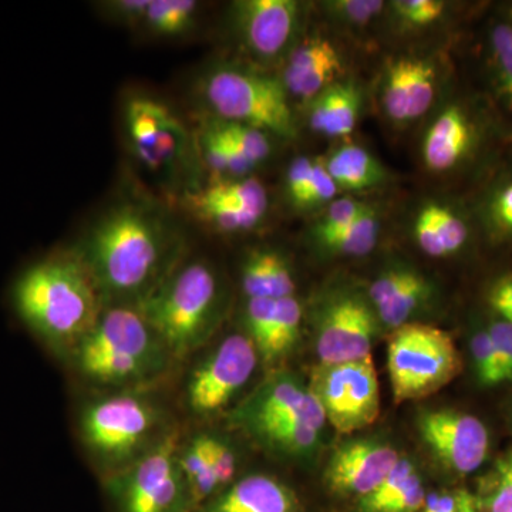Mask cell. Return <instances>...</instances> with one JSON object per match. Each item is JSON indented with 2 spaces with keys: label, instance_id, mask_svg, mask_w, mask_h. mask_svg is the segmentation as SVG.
Instances as JSON below:
<instances>
[{
  "label": "cell",
  "instance_id": "bcb514c9",
  "mask_svg": "<svg viewBox=\"0 0 512 512\" xmlns=\"http://www.w3.org/2000/svg\"><path fill=\"white\" fill-rule=\"evenodd\" d=\"M487 330L503 366L505 380H512V323L497 318L491 320Z\"/></svg>",
  "mask_w": 512,
  "mask_h": 512
},
{
  "label": "cell",
  "instance_id": "484cf974",
  "mask_svg": "<svg viewBox=\"0 0 512 512\" xmlns=\"http://www.w3.org/2000/svg\"><path fill=\"white\" fill-rule=\"evenodd\" d=\"M326 170L339 190L360 192L373 190L387 181L384 165L365 147L345 144L323 157Z\"/></svg>",
  "mask_w": 512,
  "mask_h": 512
},
{
  "label": "cell",
  "instance_id": "ba28073f",
  "mask_svg": "<svg viewBox=\"0 0 512 512\" xmlns=\"http://www.w3.org/2000/svg\"><path fill=\"white\" fill-rule=\"evenodd\" d=\"M120 512H184L190 494L177 436L165 437L107 483Z\"/></svg>",
  "mask_w": 512,
  "mask_h": 512
},
{
  "label": "cell",
  "instance_id": "ab89813d",
  "mask_svg": "<svg viewBox=\"0 0 512 512\" xmlns=\"http://www.w3.org/2000/svg\"><path fill=\"white\" fill-rule=\"evenodd\" d=\"M372 205L365 201L356 200L353 197L335 198L326 205L325 210L320 214L319 220L315 222L312 229V237L330 234L338 229L352 224L357 218L362 217L369 211Z\"/></svg>",
  "mask_w": 512,
  "mask_h": 512
},
{
  "label": "cell",
  "instance_id": "681fc988",
  "mask_svg": "<svg viewBox=\"0 0 512 512\" xmlns=\"http://www.w3.org/2000/svg\"><path fill=\"white\" fill-rule=\"evenodd\" d=\"M426 497L420 477H417L409 485V488L402 495H399L393 503L387 505L382 512H419L423 510Z\"/></svg>",
  "mask_w": 512,
  "mask_h": 512
},
{
  "label": "cell",
  "instance_id": "4dcf8cb0",
  "mask_svg": "<svg viewBox=\"0 0 512 512\" xmlns=\"http://www.w3.org/2000/svg\"><path fill=\"white\" fill-rule=\"evenodd\" d=\"M192 194L200 200L237 205V207L248 208L264 215L268 211V194L264 184L251 177L217 180L204 190L192 192Z\"/></svg>",
  "mask_w": 512,
  "mask_h": 512
},
{
  "label": "cell",
  "instance_id": "b9f144b4",
  "mask_svg": "<svg viewBox=\"0 0 512 512\" xmlns=\"http://www.w3.org/2000/svg\"><path fill=\"white\" fill-rule=\"evenodd\" d=\"M275 299H248L245 306V326L248 338L254 343L256 352H261L272 329Z\"/></svg>",
  "mask_w": 512,
  "mask_h": 512
},
{
  "label": "cell",
  "instance_id": "277c9868",
  "mask_svg": "<svg viewBox=\"0 0 512 512\" xmlns=\"http://www.w3.org/2000/svg\"><path fill=\"white\" fill-rule=\"evenodd\" d=\"M220 303L217 275L204 262H192L140 299L137 311L168 352L184 356L210 336Z\"/></svg>",
  "mask_w": 512,
  "mask_h": 512
},
{
  "label": "cell",
  "instance_id": "60d3db41",
  "mask_svg": "<svg viewBox=\"0 0 512 512\" xmlns=\"http://www.w3.org/2000/svg\"><path fill=\"white\" fill-rule=\"evenodd\" d=\"M471 353L478 380L485 386H497L507 382L503 366L498 359L497 350L487 329L477 330L471 339Z\"/></svg>",
  "mask_w": 512,
  "mask_h": 512
},
{
  "label": "cell",
  "instance_id": "d6a6232c",
  "mask_svg": "<svg viewBox=\"0 0 512 512\" xmlns=\"http://www.w3.org/2000/svg\"><path fill=\"white\" fill-rule=\"evenodd\" d=\"M197 12L194 0H151L143 25L157 36H181L190 32Z\"/></svg>",
  "mask_w": 512,
  "mask_h": 512
},
{
  "label": "cell",
  "instance_id": "e575fe53",
  "mask_svg": "<svg viewBox=\"0 0 512 512\" xmlns=\"http://www.w3.org/2000/svg\"><path fill=\"white\" fill-rule=\"evenodd\" d=\"M451 3L443 0H394L387 3L397 28L416 32L439 25L450 13Z\"/></svg>",
  "mask_w": 512,
  "mask_h": 512
},
{
  "label": "cell",
  "instance_id": "836d02e7",
  "mask_svg": "<svg viewBox=\"0 0 512 512\" xmlns=\"http://www.w3.org/2000/svg\"><path fill=\"white\" fill-rule=\"evenodd\" d=\"M259 440L275 450L289 454H305L318 443L319 431L298 421H271L248 429Z\"/></svg>",
  "mask_w": 512,
  "mask_h": 512
},
{
  "label": "cell",
  "instance_id": "44dd1931",
  "mask_svg": "<svg viewBox=\"0 0 512 512\" xmlns=\"http://www.w3.org/2000/svg\"><path fill=\"white\" fill-rule=\"evenodd\" d=\"M400 458L399 453L387 444L359 441L336 451L326 478L336 493L367 497L392 473Z\"/></svg>",
  "mask_w": 512,
  "mask_h": 512
},
{
  "label": "cell",
  "instance_id": "f6af8a7d",
  "mask_svg": "<svg viewBox=\"0 0 512 512\" xmlns=\"http://www.w3.org/2000/svg\"><path fill=\"white\" fill-rule=\"evenodd\" d=\"M485 303L498 318L512 323V272L498 276L488 285Z\"/></svg>",
  "mask_w": 512,
  "mask_h": 512
},
{
  "label": "cell",
  "instance_id": "816d5d0a",
  "mask_svg": "<svg viewBox=\"0 0 512 512\" xmlns=\"http://www.w3.org/2000/svg\"><path fill=\"white\" fill-rule=\"evenodd\" d=\"M456 501L457 512H480L478 511L473 495L468 494L467 491H458Z\"/></svg>",
  "mask_w": 512,
  "mask_h": 512
},
{
  "label": "cell",
  "instance_id": "f5cc1de1",
  "mask_svg": "<svg viewBox=\"0 0 512 512\" xmlns=\"http://www.w3.org/2000/svg\"><path fill=\"white\" fill-rule=\"evenodd\" d=\"M500 8L501 12L504 13L505 18L510 20L512 23V2L511 3H504L503 6H498Z\"/></svg>",
  "mask_w": 512,
  "mask_h": 512
},
{
  "label": "cell",
  "instance_id": "d6986e66",
  "mask_svg": "<svg viewBox=\"0 0 512 512\" xmlns=\"http://www.w3.org/2000/svg\"><path fill=\"white\" fill-rule=\"evenodd\" d=\"M237 420L247 429L271 421H298L315 430H322L326 416L315 394L291 377H276L264 384L238 410Z\"/></svg>",
  "mask_w": 512,
  "mask_h": 512
},
{
  "label": "cell",
  "instance_id": "f907efd6",
  "mask_svg": "<svg viewBox=\"0 0 512 512\" xmlns=\"http://www.w3.org/2000/svg\"><path fill=\"white\" fill-rule=\"evenodd\" d=\"M423 512H457L456 495L446 493L427 495Z\"/></svg>",
  "mask_w": 512,
  "mask_h": 512
},
{
  "label": "cell",
  "instance_id": "5b68a950",
  "mask_svg": "<svg viewBox=\"0 0 512 512\" xmlns=\"http://www.w3.org/2000/svg\"><path fill=\"white\" fill-rule=\"evenodd\" d=\"M165 348L137 309L117 306L100 316L73 349L74 366L100 384L136 382L157 372Z\"/></svg>",
  "mask_w": 512,
  "mask_h": 512
},
{
  "label": "cell",
  "instance_id": "83f0119b",
  "mask_svg": "<svg viewBox=\"0 0 512 512\" xmlns=\"http://www.w3.org/2000/svg\"><path fill=\"white\" fill-rule=\"evenodd\" d=\"M380 228H382V221H380L379 212L372 207L352 224L313 239L316 245L329 254L363 256L375 249L380 237Z\"/></svg>",
  "mask_w": 512,
  "mask_h": 512
},
{
  "label": "cell",
  "instance_id": "7dc6e473",
  "mask_svg": "<svg viewBox=\"0 0 512 512\" xmlns=\"http://www.w3.org/2000/svg\"><path fill=\"white\" fill-rule=\"evenodd\" d=\"M150 3L151 0H113L104 2L103 9L111 19L134 26L144 23Z\"/></svg>",
  "mask_w": 512,
  "mask_h": 512
},
{
  "label": "cell",
  "instance_id": "7a4b0ae2",
  "mask_svg": "<svg viewBox=\"0 0 512 512\" xmlns=\"http://www.w3.org/2000/svg\"><path fill=\"white\" fill-rule=\"evenodd\" d=\"M92 276L76 256H53L30 265L12 288V305L26 328L49 348H76L101 316Z\"/></svg>",
  "mask_w": 512,
  "mask_h": 512
},
{
  "label": "cell",
  "instance_id": "9a60e30c",
  "mask_svg": "<svg viewBox=\"0 0 512 512\" xmlns=\"http://www.w3.org/2000/svg\"><path fill=\"white\" fill-rule=\"evenodd\" d=\"M419 431L424 443L444 466L458 474H470L483 466L490 437L483 421L454 410L421 414Z\"/></svg>",
  "mask_w": 512,
  "mask_h": 512
},
{
  "label": "cell",
  "instance_id": "4316f807",
  "mask_svg": "<svg viewBox=\"0 0 512 512\" xmlns=\"http://www.w3.org/2000/svg\"><path fill=\"white\" fill-rule=\"evenodd\" d=\"M173 119V114L163 104L136 97L128 101L126 107V126L131 143L136 148L138 157L143 163L153 153L161 131Z\"/></svg>",
  "mask_w": 512,
  "mask_h": 512
},
{
  "label": "cell",
  "instance_id": "e0dca14e",
  "mask_svg": "<svg viewBox=\"0 0 512 512\" xmlns=\"http://www.w3.org/2000/svg\"><path fill=\"white\" fill-rule=\"evenodd\" d=\"M477 52V90L512 130V23L500 8L484 23Z\"/></svg>",
  "mask_w": 512,
  "mask_h": 512
},
{
  "label": "cell",
  "instance_id": "ee69618b",
  "mask_svg": "<svg viewBox=\"0 0 512 512\" xmlns=\"http://www.w3.org/2000/svg\"><path fill=\"white\" fill-rule=\"evenodd\" d=\"M313 165L315 158L298 157L289 165L288 173H286L285 192L286 198L298 208L299 202L305 197L313 174Z\"/></svg>",
  "mask_w": 512,
  "mask_h": 512
},
{
  "label": "cell",
  "instance_id": "7402d4cb",
  "mask_svg": "<svg viewBox=\"0 0 512 512\" xmlns=\"http://www.w3.org/2000/svg\"><path fill=\"white\" fill-rule=\"evenodd\" d=\"M433 286L426 276L409 266H393L370 285L367 298L377 319L390 329L409 323L410 318L430 301Z\"/></svg>",
  "mask_w": 512,
  "mask_h": 512
},
{
  "label": "cell",
  "instance_id": "3957f363",
  "mask_svg": "<svg viewBox=\"0 0 512 512\" xmlns=\"http://www.w3.org/2000/svg\"><path fill=\"white\" fill-rule=\"evenodd\" d=\"M511 147V128L474 89L437 111L421 141V160L431 173L466 175L473 190Z\"/></svg>",
  "mask_w": 512,
  "mask_h": 512
},
{
  "label": "cell",
  "instance_id": "d590c367",
  "mask_svg": "<svg viewBox=\"0 0 512 512\" xmlns=\"http://www.w3.org/2000/svg\"><path fill=\"white\" fill-rule=\"evenodd\" d=\"M480 512H512V450L495 461L480 497H474Z\"/></svg>",
  "mask_w": 512,
  "mask_h": 512
},
{
  "label": "cell",
  "instance_id": "7c38bea8",
  "mask_svg": "<svg viewBox=\"0 0 512 512\" xmlns=\"http://www.w3.org/2000/svg\"><path fill=\"white\" fill-rule=\"evenodd\" d=\"M302 6L295 0H239L231 23L241 46L259 62L289 55L301 28Z\"/></svg>",
  "mask_w": 512,
  "mask_h": 512
},
{
  "label": "cell",
  "instance_id": "5bb4252c",
  "mask_svg": "<svg viewBox=\"0 0 512 512\" xmlns=\"http://www.w3.org/2000/svg\"><path fill=\"white\" fill-rule=\"evenodd\" d=\"M440 69L433 57L390 60L380 82V106L396 126H407L429 113L439 96Z\"/></svg>",
  "mask_w": 512,
  "mask_h": 512
},
{
  "label": "cell",
  "instance_id": "c3c4849f",
  "mask_svg": "<svg viewBox=\"0 0 512 512\" xmlns=\"http://www.w3.org/2000/svg\"><path fill=\"white\" fill-rule=\"evenodd\" d=\"M210 451L218 484L225 485L232 480L237 467L234 451L225 441L210 436Z\"/></svg>",
  "mask_w": 512,
  "mask_h": 512
},
{
  "label": "cell",
  "instance_id": "74e56055",
  "mask_svg": "<svg viewBox=\"0 0 512 512\" xmlns=\"http://www.w3.org/2000/svg\"><path fill=\"white\" fill-rule=\"evenodd\" d=\"M326 16L350 29L366 28L380 18L387 3L382 0H330L323 2Z\"/></svg>",
  "mask_w": 512,
  "mask_h": 512
},
{
  "label": "cell",
  "instance_id": "4fadbf2b",
  "mask_svg": "<svg viewBox=\"0 0 512 512\" xmlns=\"http://www.w3.org/2000/svg\"><path fill=\"white\" fill-rule=\"evenodd\" d=\"M256 360L258 352L248 336L231 335L222 340L192 373L187 390L192 412L210 414L227 406L254 373Z\"/></svg>",
  "mask_w": 512,
  "mask_h": 512
},
{
  "label": "cell",
  "instance_id": "ac0fdd59",
  "mask_svg": "<svg viewBox=\"0 0 512 512\" xmlns=\"http://www.w3.org/2000/svg\"><path fill=\"white\" fill-rule=\"evenodd\" d=\"M345 59L339 47L322 35L306 36L286 56L281 82L289 97L311 101L343 80Z\"/></svg>",
  "mask_w": 512,
  "mask_h": 512
},
{
  "label": "cell",
  "instance_id": "8fae6325",
  "mask_svg": "<svg viewBox=\"0 0 512 512\" xmlns=\"http://www.w3.org/2000/svg\"><path fill=\"white\" fill-rule=\"evenodd\" d=\"M316 352L322 365H343L370 356L376 333V312L369 298L338 291L320 308Z\"/></svg>",
  "mask_w": 512,
  "mask_h": 512
},
{
  "label": "cell",
  "instance_id": "52a82bcc",
  "mask_svg": "<svg viewBox=\"0 0 512 512\" xmlns=\"http://www.w3.org/2000/svg\"><path fill=\"white\" fill-rule=\"evenodd\" d=\"M387 369L394 403L400 404L440 392L460 375L463 360L446 330L409 322L390 335Z\"/></svg>",
  "mask_w": 512,
  "mask_h": 512
},
{
  "label": "cell",
  "instance_id": "6da1fadb",
  "mask_svg": "<svg viewBox=\"0 0 512 512\" xmlns=\"http://www.w3.org/2000/svg\"><path fill=\"white\" fill-rule=\"evenodd\" d=\"M174 231L160 212L126 202L90 229L77 258L101 299L138 301L158 285L174 248Z\"/></svg>",
  "mask_w": 512,
  "mask_h": 512
},
{
  "label": "cell",
  "instance_id": "30bf717a",
  "mask_svg": "<svg viewBox=\"0 0 512 512\" xmlns=\"http://www.w3.org/2000/svg\"><path fill=\"white\" fill-rule=\"evenodd\" d=\"M157 421V410L147 400L117 396L90 404L80 426L87 447L101 460L116 464L144 446Z\"/></svg>",
  "mask_w": 512,
  "mask_h": 512
},
{
  "label": "cell",
  "instance_id": "9c48e42d",
  "mask_svg": "<svg viewBox=\"0 0 512 512\" xmlns=\"http://www.w3.org/2000/svg\"><path fill=\"white\" fill-rule=\"evenodd\" d=\"M309 390L340 434L366 429L379 417L380 386L372 355L343 365L320 366Z\"/></svg>",
  "mask_w": 512,
  "mask_h": 512
},
{
  "label": "cell",
  "instance_id": "cb8c5ba5",
  "mask_svg": "<svg viewBox=\"0 0 512 512\" xmlns=\"http://www.w3.org/2000/svg\"><path fill=\"white\" fill-rule=\"evenodd\" d=\"M202 512H296L293 495L274 478L251 476L232 485Z\"/></svg>",
  "mask_w": 512,
  "mask_h": 512
},
{
  "label": "cell",
  "instance_id": "8d00e7d4",
  "mask_svg": "<svg viewBox=\"0 0 512 512\" xmlns=\"http://www.w3.org/2000/svg\"><path fill=\"white\" fill-rule=\"evenodd\" d=\"M212 124L255 167L258 164L264 163L266 158L271 156V140H269V134H266L265 131L245 126V124L229 123V121L218 119H212Z\"/></svg>",
  "mask_w": 512,
  "mask_h": 512
},
{
  "label": "cell",
  "instance_id": "ffe728a7",
  "mask_svg": "<svg viewBox=\"0 0 512 512\" xmlns=\"http://www.w3.org/2000/svg\"><path fill=\"white\" fill-rule=\"evenodd\" d=\"M485 244L512 248V147L466 198Z\"/></svg>",
  "mask_w": 512,
  "mask_h": 512
},
{
  "label": "cell",
  "instance_id": "2e32d148",
  "mask_svg": "<svg viewBox=\"0 0 512 512\" xmlns=\"http://www.w3.org/2000/svg\"><path fill=\"white\" fill-rule=\"evenodd\" d=\"M413 238L431 258H450L466 251L478 237L466 198L423 202L413 217Z\"/></svg>",
  "mask_w": 512,
  "mask_h": 512
},
{
  "label": "cell",
  "instance_id": "d4e9b609",
  "mask_svg": "<svg viewBox=\"0 0 512 512\" xmlns=\"http://www.w3.org/2000/svg\"><path fill=\"white\" fill-rule=\"evenodd\" d=\"M242 289L248 299H284L296 285L285 256L274 249H255L242 265Z\"/></svg>",
  "mask_w": 512,
  "mask_h": 512
},
{
  "label": "cell",
  "instance_id": "7bdbcfd3",
  "mask_svg": "<svg viewBox=\"0 0 512 512\" xmlns=\"http://www.w3.org/2000/svg\"><path fill=\"white\" fill-rule=\"evenodd\" d=\"M339 191L338 185L326 170L323 158H315L311 184L296 210H315V208L326 207L335 200Z\"/></svg>",
  "mask_w": 512,
  "mask_h": 512
},
{
  "label": "cell",
  "instance_id": "f1b7e54d",
  "mask_svg": "<svg viewBox=\"0 0 512 512\" xmlns=\"http://www.w3.org/2000/svg\"><path fill=\"white\" fill-rule=\"evenodd\" d=\"M180 466L190 500L194 503H201L214 493L215 488L220 487L212 464L208 434L195 437L180 451Z\"/></svg>",
  "mask_w": 512,
  "mask_h": 512
},
{
  "label": "cell",
  "instance_id": "1f68e13d",
  "mask_svg": "<svg viewBox=\"0 0 512 512\" xmlns=\"http://www.w3.org/2000/svg\"><path fill=\"white\" fill-rule=\"evenodd\" d=\"M301 322V303L295 296L276 299L271 333L259 355L264 357L266 362H275L285 356L298 339Z\"/></svg>",
  "mask_w": 512,
  "mask_h": 512
},
{
  "label": "cell",
  "instance_id": "8992f818",
  "mask_svg": "<svg viewBox=\"0 0 512 512\" xmlns=\"http://www.w3.org/2000/svg\"><path fill=\"white\" fill-rule=\"evenodd\" d=\"M200 90L215 119L245 124L281 138L298 136L289 94L281 79L242 67L220 66L205 74Z\"/></svg>",
  "mask_w": 512,
  "mask_h": 512
},
{
  "label": "cell",
  "instance_id": "603a6c76",
  "mask_svg": "<svg viewBox=\"0 0 512 512\" xmlns=\"http://www.w3.org/2000/svg\"><path fill=\"white\" fill-rule=\"evenodd\" d=\"M360 107L362 93L355 80H340L309 101V126L322 136H349L359 121Z\"/></svg>",
  "mask_w": 512,
  "mask_h": 512
},
{
  "label": "cell",
  "instance_id": "f35d334b",
  "mask_svg": "<svg viewBox=\"0 0 512 512\" xmlns=\"http://www.w3.org/2000/svg\"><path fill=\"white\" fill-rule=\"evenodd\" d=\"M419 474L416 473L412 461L400 458L399 463L393 468L392 473L379 485L372 494L363 497L360 501V510L363 512H382L390 503H393L399 495L409 488Z\"/></svg>",
  "mask_w": 512,
  "mask_h": 512
},
{
  "label": "cell",
  "instance_id": "f546056e",
  "mask_svg": "<svg viewBox=\"0 0 512 512\" xmlns=\"http://www.w3.org/2000/svg\"><path fill=\"white\" fill-rule=\"evenodd\" d=\"M185 207L198 220L210 225L215 231L224 232V234L251 231L258 227L265 218L261 212L237 207V205L200 200L194 194H188L185 197Z\"/></svg>",
  "mask_w": 512,
  "mask_h": 512
}]
</instances>
